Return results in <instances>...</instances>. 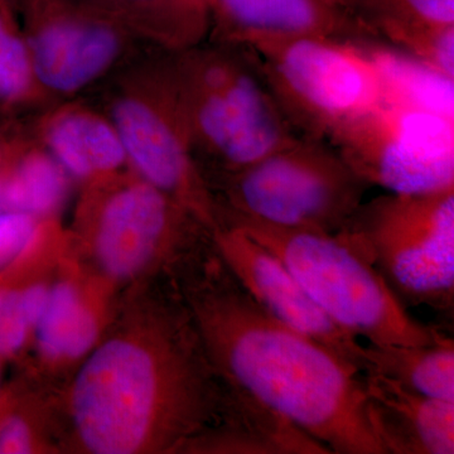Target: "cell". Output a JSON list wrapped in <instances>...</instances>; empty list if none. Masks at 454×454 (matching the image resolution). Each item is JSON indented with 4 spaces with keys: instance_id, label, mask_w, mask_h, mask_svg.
Instances as JSON below:
<instances>
[{
    "instance_id": "6da1fadb",
    "label": "cell",
    "mask_w": 454,
    "mask_h": 454,
    "mask_svg": "<svg viewBox=\"0 0 454 454\" xmlns=\"http://www.w3.org/2000/svg\"><path fill=\"white\" fill-rule=\"evenodd\" d=\"M256 400L219 375L172 278L121 293L112 324L59 390L64 454H184Z\"/></svg>"
},
{
    "instance_id": "7a4b0ae2",
    "label": "cell",
    "mask_w": 454,
    "mask_h": 454,
    "mask_svg": "<svg viewBox=\"0 0 454 454\" xmlns=\"http://www.w3.org/2000/svg\"><path fill=\"white\" fill-rule=\"evenodd\" d=\"M210 357L234 389L334 454H385L364 372L262 309L207 241L172 277Z\"/></svg>"
},
{
    "instance_id": "3957f363",
    "label": "cell",
    "mask_w": 454,
    "mask_h": 454,
    "mask_svg": "<svg viewBox=\"0 0 454 454\" xmlns=\"http://www.w3.org/2000/svg\"><path fill=\"white\" fill-rule=\"evenodd\" d=\"M193 158L210 191L300 137L243 46L168 52Z\"/></svg>"
},
{
    "instance_id": "277c9868",
    "label": "cell",
    "mask_w": 454,
    "mask_h": 454,
    "mask_svg": "<svg viewBox=\"0 0 454 454\" xmlns=\"http://www.w3.org/2000/svg\"><path fill=\"white\" fill-rule=\"evenodd\" d=\"M67 230L74 255L121 292L172 278L212 235L192 212L131 169L80 186Z\"/></svg>"
},
{
    "instance_id": "5b68a950",
    "label": "cell",
    "mask_w": 454,
    "mask_h": 454,
    "mask_svg": "<svg viewBox=\"0 0 454 454\" xmlns=\"http://www.w3.org/2000/svg\"><path fill=\"white\" fill-rule=\"evenodd\" d=\"M221 223L240 227L282 260L325 315L355 339L373 345H430L448 336L438 325L414 318L340 231L280 229L241 217Z\"/></svg>"
},
{
    "instance_id": "8992f818",
    "label": "cell",
    "mask_w": 454,
    "mask_h": 454,
    "mask_svg": "<svg viewBox=\"0 0 454 454\" xmlns=\"http://www.w3.org/2000/svg\"><path fill=\"white\" fill-rule=\"evenodd\" d=\"M300 136L330 143L389 95L372 43L339 38H256L244 44Z\"/></svg>"
},
{
    "instance_id": "52a82bcc",
    "label": "cell",
    "mask_w": 454,
    "mask_h": 454,
    "mask_svg": "<svg viewBox=\"0 0 454 454\" xmlns=\"http://www.w3.org/2000/svg\"><path fill=\"white\" fill-rule=\"evenodd\" d=\"M168 52L152 51L86 98L115 125L129 168L214 231L216 203L193 158Z\"/></svg>"
},
{
    "instance_id": "ba28073f",
    "label": "cell",
    "mask_w": 454,
    "mask_h": 454,
    "mask_svg": "<svg viewBox=\"0 0 454 454\" xmlns=\"http://www.w3.org/2000/svg\"><path fill=\"white\" fill-rule=\"evenodd\" d=\"M340 231L406 309L453 318L454 186L375 197Z\"/></svg>"
},
{
    "instance_id": "9c48e42d",
    "label": "cell",
    "mask_w": 454,
    "mask_h": 454,
    "mask_svg": "<svg viewBox=\"0 0 454 454\" xmlns=\"http://www.w3.org/2000/svg\"><path fill=\"white\" fill-rule=\"evenodd\" d=\"M365 184L333 145L300 136L212 187L217 219L241 217L336 234L363 203Z\"/></svg>"
},
{
    "instance_id": "30bf717a",
    "label": "cell",
    "mask_w": 454,
    "mask_h": 454,
    "mask_svg": "<svg viewBox=\"0 0 454 454\" xmlns=\"http://www.w3.org/2000/svg\"><path fill=\"white\" fill-rule=\"evenodd\" d=\"M18 8L44 106L89 97L160 50L83 0H18Z\"/></svg>"
},
{
    "instance_id": "8fae6325",
    "label": "cell",
    "mask_w": 454,
    "mask_h": 454,
    "mask_svg": "<svg viewBox=\"0 0 454 454\" xmlns=\"http://www.w3.org/2000/svg\"><path fill=\"white\" fill-rule=\"evenodd\" d=\"M330 145L369 186L393 193L454 186L453 115L393 90Z\"/></svg>"
},
{
    "instance_id": "7c38bea8",
    "label": "cell",
    "mask_w": 454,
    "mask_h": 454,
    "mask_svg": "<svg viewBox=\"0 0 454 454\" xmlns=\"http://www.w3.org/2000/svg\"><path fill=\"white\" fill-rule=\"evenodd\" d=\"M121 291L86 267L70 236L22 372L62 389L112 324Z\"/></svg>"
},
{
    "instance_id": "4fadbf2b",
    "label": "cell",
    "mask_w": 454,
    "mask_h": 454,
    "mask_svg": "<svg viewBox=\"0 0 454 454\" xmlns=\"http://www.w3.org/2000/svg\"><path fill=\"white\" fill-rule=\"evenodd\" d=\"M212 243L236 279L262 309L364 372V346L325 315L282 260L240 227L221 223L212 231Z\"/></svg>"
},
{
    "instance_id": "5bb4252c",
    "label": "cell",
    "mask_w": 454,
    "mask_h": 454,
    "mask_svg": "<svg viewBox=\"0 0 454 454\" xmlns=\"http://www.w3.org/2000/svg\"><path fill=\"white\" fill-rule=\"evenodd\" d=\"M23 125L79 187L130 169L115 125L89 98L51 104Z\"/></svg>"
},
{
    "instance_id": "9a60e30c",
    "label": "cell",
    "mask_w": 454,
    "mask_h": 454,
    "mask_svg": "<svg viewBox=\"0 0 454 454\" xmlns=\"http://www.w3.org/2000/svg\"><path fill=\"white\" fill-rule=\"evenodd\" d=\"M208 41L244 44L256 38H339L372 43L336 0H206Z\"/></svg>"
},
{
    "instance_id": "2e32d148",
    "label": "cell",
    "mask_w": 454,
    "mask_h": 454,
    "mask_svg": "<svg viewBox=\"0 0 454 454\" xmlns=\"http://www.w3.org/2000/svg\"><path fill=\"white\" fill-rule=\"evenodd\" d=\"M372 38L453 82L454 0H336Z\"/></svg>"
},
{
    "instance_id": "e0dca14e",
    "label": "cell",
    "mask_w": 454,
    "mask_h": 454,
    "mask_svg": "<svg viewBox=\"0 0 454 454\" xmlns=\"http://www.w3.org/2000/svg\"><path fill=\"white\" fill-rule=\"evenodd\" d=\"M367 419L385 454H453L454 402L364 372Z\"/></svg>"
},
{
    "instance_id": "ac0fdd59",
    "label": "cell",
    "mask_w": 454,
    "mask_h": 454,
    "mask_svg": "<svg viewBox=\"0 0 454 454\" xmlns=\"http://www.w3.org/2000/svg\"><path fill=\"white\" fill-rule=\"evenodd\" d=\"M59 390L22 372L0 387V454H64Z\"/></svg>"
},
{
    "instance_id": "d6986e66",
    "label": "cell",
    "mask_w": 454,
    "mask_h": 454,
    "mask_svg": "<svg viewBox=\"0 0 454 454\" xmlns=\"http://www.w3.org/2000/svg\"><path fill=\"white\" fill-rule=\"evenodd\" d=\"M74 186L64 167L25 128L16 153L0 176V210L38 220L62 219Z\"/></svg>"
},
{
    "instance_id": "ffe728a7",
    "label": "cell",
    "mask_w": 454,
    "mask_h": 454,
    "mask_svg": "<svg viewBox=\"0 0 454 454\" xmlns=\"http://www.w3.org/2000/svg\"><path fill=\"white\" fill-rule=\"evenodd\" d=\"M92 8L163 51H181L207 40L206 0H83Z\"/></svg>"
},
{
    "instance_id": "44dd1931",
    "label": "cell",
    "mask_w": 454,
    "mask_h": 454,
    "mask_svg": "<svg viewBox=\"0 0 454 454\" xmlns=\"http://www.w3.org/2000/svg\"><path fill=\"white\" fill-rule=\"evenodd\" d=\"M364 372L378 373L408 389L454 402V340L447 336L430 345L364 346Z\"/></svg>"
},
{
    "instance_id": "7402d4cb",
    "label": "cell",
    "mask_w": 454,
    "mask_h": 454,
    "mask_svg": "<svg viewBox=\"0 0 454 454\" xmlns=\"http://www.w3.org/2000/svg\"><path fill=\"white\" fill-rule=\"evenodd\" d=\"M43 107L23 35L18 0H0V119L23 121Z\"/></svg>"
},
{
    "instance_id": "603a6c76",
    "label": "cell",
    "mask_w": 454,
    "mask_h": 454,
    "mask_svg": "<svg viewBox=\"0 0 454 454\" xmlns=\"http://www.w3.org/2000/svg\"><path fill=\"white\" fill-rule=\"evenodd\" d=\"M41 221L22 212L0 210V273L22 255Z\"/></svg>"
},
{
    "instance_id": "cb8c5ba5",
    "label": "cell",
    "mask_w": 454,
    "mask_h": 454,
    "mask_svg": "<svg viewBox=\"0 0 454 454\" xmlns=\"http://www.w3.org/2000/svg\"><path fill=\"white\" fill-rule=\"evenodd\" d=\"M23 131L25 128L22 121H5L0 119V176L16 153Z\"/></svg>"
},
{
    "instance_id": "d4e9b609",
    "label": "cell",
    "mask_w": 454,
    "mask_h": 454,
    "mask_svg": "<svg viewBox=\"0 0 454 454\" xmlns=\"http://www.w3.org/2000/svg\"><path fill=\"white\" fill-rule=\"evenodd\" d=\"M3 363H4V360H3L2 357H0V378H2V366ZM0 387H2V384H0Z\"/></svg>"
}]
</instances>
